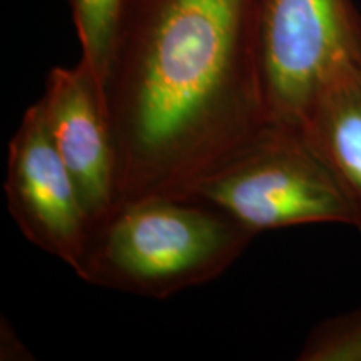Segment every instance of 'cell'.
<instances>
[{
  "instance_id": "1",
  "label": "cell",
  "mask_w": 361,
  "mask_h": 361,
  "mask_svg": "<svg viewBox=\"0 0 361 361\" xmlns=\"http://www.w3.org/2000/svg\"><path fill=\"white\" fill-rule=\"evenodd\" d=\"M104 94L116 206L186 200L269 126L258 0H130Z\"/></svg>"
},
{
  "instance_id": "2",
  "label": "cell",
  "mask_w": 361,
  "mask_h": 361,
  "mask_svg": "<svg viewBox=\"0 0 361 361\" xmlns=\"http://www.w3.org/2000/svg\"><path fill=\"white\" fill-rule=\"evenodd\" d=\"M255 236L206 202L146 197L117 204L90 226L72 271L94 286L166 300L219 278Z\"/></svg>"
},
{
  "instance_id": "3",
  "label": "cell",
  "mask_w": 361,
  "mask_h": 361,
  "mask_svg": "<svg viewBox=\"0 0 361 361\" xmlns=\"http://www.w3.org/2000/svg\"><path fill=\"white\" fill-rule=\"evenodd\" d=\"M186 200L223 211L251 233L306 224L353 226L345 194L298 129L269 124L201 179Z\"/></svg>"
},
{
  "instance_id": "4",
  "label": "cell",
  "mask_w": 361,
  "mask_h": 361,
  "mask_svg": "<svg viewBox=\"0 0 361 361\" xmlns=\"http://www.w3.org/2000/svg\"><path fill=\"white\" fill-rule=\"evenodd\" d=\"M258 62L268 123L300 130L319 89L361 62L353 0H258Z\"/></svg>"
},
{
  "instance_id": "5",
  "label": "cell",
  "mask_w": 361,
  "mask_h": 361,
  "mask_svg": "<svg viewBox=\"0 0 361 361\" xmlns=\"http://www.w3.org/2000/svg\"><path fill=\"white\" fill-rule=\"evenodd\" d=\"M4 192L8 214L27 241L74 269L87 243L90 221L39 101L24 112L8 142Z\"/></svg>"
},
{
  "instance_id": "6",
  "label": "cell",
  "mask_w": 361,
  "mask_h": 361,
  "mask_svg": "<svg viewBox=\"0 0 361 361\" xmlns=\"http://www.w3.org/2000/svg\"><path fill=\"white\" fill-rule=\"evenodd\" d=\"M39 104L90 226L96 224L117 202L116 157L104 85L80 59L74 67L49 71Z\"/></svg>"
},
{
  "instance_id": "7",
  "label": "cell",
  "mask_w": 361,
  "mask_h": 361,
  "mask_svg": "<svg viewBox=\"0 0 361 361\" xmlns=\"http://www.w3.org/2000/svg\"><path fill=\"white\" fill-rule=\"evenodd\" d=\"M300 133L345 194L353 213L351 228L361 234V62L319 89Z\"/></svg>"
},
{
  "instance_id": "8",
  "label": "cell",
  "mask_w": 361,
  "mask_h": 361,
  "mask_svg": "<svg viewBox=\"0 0 361 361\" xmlns=\"http://www.w3.org/2000/svg\"><path fill=\"white\" fill-rule=\"evenodd\" d=\"M80 44V59L106 84L117 39L130 0H69Z\"/></svg>"
},
{
  "instance_id": "9",
  "label": "cell",
  "mask_w": 361,
  "mask_h": 361,
  "mask_svg": "<svg viewBox=\"0 0 361 361\" xmlns=\"http://www.w3.org/2000/svg\"><path fill=\"white\" fill-rule=\"evenodd\" d=\"M298 360L361 361V310L331 316L314 326Z\"/></svg>"
}]
</instances>
